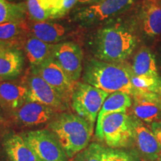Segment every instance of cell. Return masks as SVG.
Masks as SVG:
<instances>
[{
  "label": "cell",
  "instance_id": "1",
  "mask_svg": "<svg viewBox=\"0 0 161 161\" xmlns=\"http://www.w3.org/2000/svg\"><path fill=\"white\" fill-rule=\"evenodd\" d=\"M137 39L128 26L116 23L102 28L94 39V54L98 60L110 63H122L135 49Z\"/></svg>",
  "mask_w": 161,
  "mask_h": 161
},
{
  "label": "cell",
  "instance_id": "2",
  "mask_svg": "<svg viewBox=\"0 0 161 161\" xmlns=\"http://www.w3.org/2000/svg\"><path fill=\"white\" fill-rule=\"evenodd\" d=\"M94 125L77 114L63 113L49 124L51 132L59 141L68 158L72 159L89 146Z\"/></svg>",
  "mask_w": 161,
  "mask_h": 161
},
{
  "label": "cell",
  "instance_id": "3",
  "mask_svg": "<svg viewBox=\"0 0 161 161\" xmlns=\"http://www.w3.org/2000/svg\"><path fill=\"white\" fill-rule=\"evenodd\" d=\"M131 73V69L123 64L92 59L86 64L84 80L109 94L124 92L132 96Z\"/></svg>",
  "mask_w": 161,
  "mask_h": 161
},
{
  "label": "cell",
  "instance_id": "4",
  "mask_svg": "<svg viewBox=\"0 0 161 161\" xmlns=\"http://www.w3.org/2000/svg\"><path fill=\"white\" fill-rule=\"evenodd\" d=\"M140 0H99L80 8L73 14L74 20L84 27L95 25L122 14Z\"/></svg>",
  "mask_w": 161,
  "mask_h": 161
},
{
  "label": "cell",
  "instance_id": "5",
  "mask_svg": "<svg viewBox=\"0 0 161 161\" xmlns=\"http://www.w3.org/2000/svg\"><path fill=\"white\" fill-rule=\"evenodd\" d=\"M96 135L111 148H122L134 140L133 119L126 113H114L104 116L96 126Z\"/></svg>",
  "mask_w": 161,
  "mask_h": 161
},
{
  "label": "cell",
  "instance_id": "6",
  "mask_svg": "<svg viewBox=\"0 0 161 161\" xmlns=\"http://www.w3.org/2000/svg\"><path fill=\"white\" fill-rule=\"evenodd\" d=\"M109 93L86 83H77L72 92V109L80 117L94 125Z\"/></svg>",
  "mask_w": 161,
  "mask_h": 161
},
{
  "label": "cell",
  "instance_id": "7",
  "mask_svg": "<svg viewBox=\"0 0 161 161\" xmlns=\"http://www.w3.org/2000/svg\"><path fill=\"white\" fill-rule=\"evenodd\" d=\"M28 92L29 102H37L52 108L56 111L64 110L67 102L32 68L22 80Z\"/></svg>",
  "mask_w": 161,
  "mask_h": 161
},
{
  "label": "cell",
  "instance_id": "8",
  "mask_svg": "<svg viewBox=\"0 0 161 161\" xmlns=\"http://www.w3.org/2000/svg\"><path fill=\"white\" fill-rule=\"evenodd\" d=\"M23 137L39 161H68L67 155L57 137L49 130L29 131Z\"/></svg>",
  "mask_w": 161,
  "mask_h": 161
},
{
  "label": "cell",
  "instance_id": "9",
  "mask_svg": "<svg viewBox=\"0 0 161 161\" xmlns=\"http://www.w3.org/2000/svg\"><path fill=\"white\" fill-rule=\"evenodd\" d=\"M32 69L58 92L66 102L71 99L77 83L70 79L53 58H49L40 66Z\"/></svg>",
  "mask_w": 161,
  "mask_h": 161
},
{
  "label": "cell",
  "instance_id": "10",
  "mask_svg": "<svg viewBox=\"0 0 161 161\" xmlns=\"http://www.w3.org/2000/svg\"><path fill=\"white\" fill-rule=\"evenodd\" d=\"M52 58L73 81L80 78L82 71L83 52L77 43L62 42L54 44Z\"/></svg>",
  "mask_w": 161,
  "mask_h": 161
},
{
  "label": "cell",
  "instance_id": "11",
  "mask_svg": "<svg viewBox=\"0 0 161 161\" xmlns=\"http://www.w3.org/2000/svg\"><path fill=\"white\" fill-rule=\"evenodd\" d=\"M132 96L136 118L147 123L161 121V97L158 93L134 90Z\"/></svg>",
  "mask_w": 161,
  "mask_h": 161
},
{
  "label": "cell",
  "instance_id": "12",
  "mask_svg": "<svg viewBox=\"0 0 161 161\" xmlns=\"http://www.w3.org/2000/svg\"><path fill=\"white\" fill-rule=\"evenodd\" d=\"M138 18L140 28L146 36H161V0H140Z\"/></svg>",
  "mask_w": 161,
  "mask_h": 161
},
{
  "label": "cell",
  "instance_id": "13",
  "mask_svg": "<svg viewBox=\"0 0 161 161\" xmlns=\"http://www.w3.org/2000/svg\"><path fill=\"white\" fill-rule=\"evenodd\" d=\"M56 110L44 104L27 102L14 111V118L24 126H37L49 122L55 115Z\"/></svg>",
  "mask_w": 161,
  "mask_h": 161
},
{
  "label": "cell",
  "instance_id": "14",
  "mask_svg": "<svg viewBox=\"0 0 161 161\" xmlns=\"http://www.w3.org/2000/svg\"><path fill=\"white\" fill-rule=\"evenodd\" d=\"M134 140L140 154L149 160H156L161 155V147L152 130L137 118L133 119Z\"/></svg>",
  "mask_w": 161,
  "mask_h": 161
},
{
  "label": "cell",
  "instance_id": "15",
  "mask_svg": "<svg viewBox=\"0 0 161 161\" xmlns=\"http://www.w3.org/2000/svg\"><path fill=\"white\" fill-rule=\"evenodd\" d=\"M28 92L22 82L4 80L0 82V106L6 110L14 111L27 102Z\"/></svg>",
  "mask_w": 161,
  "mask_h": 161
},
{
  "label": "cell",
  "instance_id": "16",
  "mask_svg": "<svg viewBox=\"0 0 161 161\" xmlns=\"http://www.w3.org/2000/svg\"><path fill=\"white\" fill-rule=\"evenodd\" d=\"M31 36L49 44H57L66 37L68 30L62 24L54 22H33L29 23Z\"/></svg>",
  "mask_w": 161,
  "mask_h": 161
},
{
  "label": "cell",
  "instance_id": "17",
  "mask_svg": "<svg viewBox=\"0 0 161 161\" xmlns=\"http://www.w3.org/2000/svg\"><path fill=\"white\" fill-rule=\"evenodd\" d=\"M24 66V56L21 50L10 48L0 53V82L18 77Z\"/></svg>",
  "mask_w": 161,
  "mask_h": 161
},
{
  "label": "cell",
  "instance_id": "18",
  "mask_svg": "<svg viewBox=\"0 0 161 161\" xmlns=\"http://www.w3.org/2000/svg\"><path fill=\"white\" fill-rule=\"evenodd\" d=\"M4 148L10 161H39L23 135L12 134L4 142Z\"/></svg>",
  "mask_w": 161,
  "mask_h": 161
},
{
  "label": "cell",
  "instance_id": "19",
  "mask_svg": "<svg viewBox=\"0 0 161 161\" xmlns=\"http://www.w3.org/2000/svg\"><path fill=\"white\" fill-rule=\"evenodd\" d=\"M130 69L136 75L153 78H159L155 55L146 46H142L136 52Z\"/></svg>",
  "mask_w": 161,
  "mask_h": 161
},
{
  "label": "cell",
  "instance_id": "20",
  "mask_svg": "<svg viewBox=\"0 0 161 161\" xmlns=\"http://www.w3.org/2000/svg\"><path fill=\"white\" fill-rule=\"evenodd\" d=\"M53 47L54 44L45 43L33 36L28 37L24 43V50L31 67H37L52 58Z\"/></svg>",
  "mask_w": 161,
  "mask_h": 161
},
{
  "label": "cell",
  "instance_id": "21",
  "mask_svg": "<svg viewBox=\"0 0 161 161\" xmlns=\"http://www.w3.org/2000/svg\"><path fill=\"white\" fill-rule=\"evenodd\" d=\"M132 106L130 95L124 92H115L109 94L104 101L97 117L96 126L100 125L104 116L114 113H126Z\"/></svg>",
  "mask_w": 161,
  "mask_h": 161
},
{
  "label": "cell",
  "instance_id": "22",
  "mask_svg": "<svg viewBox=\"0 0 161 161\" xmlns=\"http://www.w3.org/2000/svg\"><path fill=\"white\" fill-rule=\"evenodd\" d=\"M28 32H29V23L25 19L0 24V41L17 46L18 42Z\"/></svg>",
  "mask_w": 161,
  "mask_h": 161
},
{
  "label": "cell",
  "instance_id": "23",
  "mask_svg": "<svg viewBox=\"0 0 161 161\" xmlns=\"http://www.w3.org/2000/svg\"><path fill=\"white\" fill-rule=\"evenodd\" d=\"M25 3H11L0 0V24L25 19L27 14Z\"/></svg>",
  "mask_w": 161,
  "mask_h": 161
},
{
  "label": "cell",
  "instance_id": "24",
  "mask_svg": "<svg viewBox=\"0 0 161 161\" xmlns=\"http://www.w3.org/2000/svg\"><path fill=\"white\" fill-rule=\"evenodd\" d=\"M27 13L33 22H43L50 19L45 0H25Z\"/></svg>",
  "mask_w": 161,
  "mask_h": 161
},
{
  "label": "cell",
  "instance_id": "25",
  "mask_svg": "<svg viewBox=\"0 0 161 161\" xmlns=\"http://www.w3.org/2000/svg\"><path fill=\"white\" fill-rule=\"evenodd\" d=\"M50 19L63 17L78 3V0H45Z\"/></svg>",
  "mask_w": 161,
  "mask_h": 161
},
{
  "label": "cell",
  "instance_id": "26",
  "mask_svg": "<svg viewBox=\"0 0 161 161\" xmlns=\"http://www.w3.org/2000/svg\"><path fill=\"white\" fill-rule=\"evenodd\" d=\"M104 150V148L99 144L91 143L72 158L70 161H102Z\"/></svg>",
  "mask_w": 161,
  "mask_h": 161
},
{
  "label": "cell",
  "instance_id": "27",
  "mask_svg": "<svg viewBox=\"0 0 161 161\" xmlns=\"http://www.w3.org/2000/svg\"><path fill=\"white\" fill-rule=\"evenodd\" d=\"M158 78H153L136 75L132 72L130 80H131L134 90L153 92L156 93L158 86Z\"/></svg>",
  "mask_w": 161,
  "mask_h": 161
},
{
  "label": "cell",
  "instance_id": "28",
  "mask_svg": "<svg viewBox=\"0 0 161 161\" xmlns=\"http://www.w3.org/2000/svg\"><path fill=\"white\" fill-rule=\"evenodd\" d=\"M102 161H134L127 153L119 150L106 149L102 154Z\"/></svg>",
  "mask_w": 161,
  "mask_h": 161
},
{
  "label": "cell",
  "instance_id": "29",
  "mask_svg": "<svg viewBox=\"0 0 161 161\" xmlns=\"http://www.w3.org/2000/svg\"><path fill=\"white\" fill-rule=\"evenodd\" d=\"M151 130L154 134L157 140L161 147V121L152 122L151 125Z\"/></svg>",
  "mask_w": 161,
  "mask_h": 161
},
{
  "label": "cell",
  "instance_id": "30",
  "mask_svg": "<svg viewBox=\"0 0 161 161\" xmlns=\"http://www.w3.org/2000/svg\"><path fill=\"white\" fill-rule=\"evenodd\" d=\"M13 47H16L14 45H13L12 43H7V42H3L0 41V53L2 52L5 51V50L10 49V48H13Z\"/></svg>",
  "mask_w": 161,
  "mask_h": 161
},
{
  "label": "cell",
  "instance_id": "31",
  "mask_svg": "<svg viewBox=\"0 0 161 161\" xmlns=\"http://www.w3.org/2000/svg\"><path fill=\"white\" fill-rule=\"evenodd\" d=\"M155 57L157 60V64H158V65L161 68V43L158 46V49H157Z\"/></svg>",
  "mask_w": 161,
  "mask_h": 161
},
{
  "label": "cell",
  "instance_id": "32",
  "mask_svg": "<svg viewBox=\"0 0 161 161\" xmlns=\"http://www.w3.org/2000/svg\"><path fill=\"white\" fill-rule=\"evenodd\" d=\"M99 1V0H78V3L80 4H83V5H90L96 2Z\"/></svg>",
  "mask_w": 161,
  "mask_h": 161
},
{
  "label": "cell",
  "instance_id": "33",
  "mask_svg": "<svg viewBox=\"0 0 161 161\" xmlns=\"http://www.w3.org/2000/svg\"><path fill=\"white\" fill-rule=\"evenodd\" d=\"M159 96L161 97V77L160 76L158 78V89H157V92Z\"/></svg>",
  "mask_w": 161,
  "mask_h": 161
},
{
  "label": "cell",
  "instance_id": "34",
  "mask_svg": "<svg viewBox=\"0 0 161 161\" xmlns=\"http://www.w3.org/2000/svg\"><path fill=\"white\" fill-rule=\"evenodd\" d=\"M2 120H3V118H2V116H1V115H0V122H2Z\"/></svg>",
  "mask_w": 161,
  "mask_h": 161
},
{
  "label": "cell",
  "instance_id": "35",
  "mask_svg": "<svg viewBox=\"0 0 161 161\" xmlns=\"http://www.w3.org/2000/svg\"><path fill=\"white\" fill-rule=\"evenodd\" d=\"M160 161H161V155H160Z\"/></svg>",
  "mask_w": 161,
  "mask_h": 161
}]
</instances>
